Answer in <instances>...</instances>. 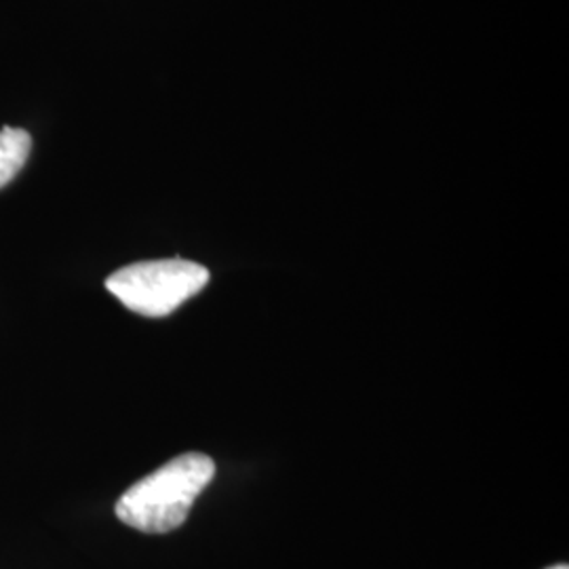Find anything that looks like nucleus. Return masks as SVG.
Instances as JSON below:
<instances>
[{"label":"nucleus","mask_w":569,"mask_h":569,"mask_svg":"<svg viewBox=\"0 0 569 569\" xmlns=\"http://www.w3.org/2000/svg\"><path fill=\"white\" fill-rule=\"evenodd\" d=\"M216 475L203 453H183L127 489L117 502V517L143 533H167L188 519L194 500Z\"/></svg>","instance_id":"f257e3e1"},{"label":"nucleus","mask_w":569,"mask_h":569,"mask_svg":"<svg viewBox=\"0 0 569 569\" xmlns=\"http://www.w3.org/2000/svg\"><path fill=\"white\" fill-rule=\"evenodd\" d=\"M207 283L209 270L204 266L173 258L124 266L108 277L106 289L129 310L161 319L203 291Z\"/></svg>","instance_id":"f03ea898"},{"label":"nucleus","mask_w":569,"mask_h":569,"mask_svg":"<svg viewBox=\"0 0 569 569\" xmlns=\"http://www.w3.org/2000/svg\"><path fill=\"white\" fill-rule=\"evenodd\" d=\"M30 150L32 138L26 129H0V188H4L20 173L30 157Z\"/></svg>","instance_id":"7ed1b4c3"},{"label":"nucleus","mask_w":569,"mask_h":569,"mask_svg":"<svg viewBox=\"0 0 569 569\" xmlns=\"http://www.w3.org/2000/svg\"><path fill=\"white\" fill-rule=\"evenodd\" d=\"M549 569H569L568 566H566V563H563V566H555V568H549Z\"/></svg>","instance_id":"20e7f679"}]
</instances>
